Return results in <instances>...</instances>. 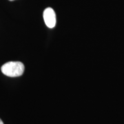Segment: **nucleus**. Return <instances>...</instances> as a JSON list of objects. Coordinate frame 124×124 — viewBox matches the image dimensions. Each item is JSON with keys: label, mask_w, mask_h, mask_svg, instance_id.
<instances>
[{"label": "nucleus", "mask_w": 124, "mask_h": 124, "mask_svg": "<svg viewBox=\"0 0 124 124\" xmlns=\"http://www.w3.org/2000/svg\"><path fill=\"white\" fill-rule=\"evenodd\" d=\"M1 70L5 75L16 77L22 75L24 72V66L20 62H10L4 63Z\"/></svg>", "instance_id": "nucleus-1"}, {"label": "nucleus", "mask_w": 124, "mask_h": 124, "mask_svg": "<svg viewBox=\"0 0 124 124\" xmlns=\"http://www.w3.org/2000/svg\"><path fill=\"white\" fill-rule=\"evenodd\" d=\"M9 1H14V0H9Z\"/></svg>", "instance_id": "nucleus-4"}, {"label": "nucleus", "mask_w": 124, "mask_h": 124, "mask_svg": "<svg viewBox=\"0 0 124 124\" xmlns=\"http://www.w3.org/2000/svg\"><path fill=\"white\" fill-rule=\"evenodd\" d=\"M0 124H4V123H3V121H1V119H0Z\"/></svg>", "instance_id": "nucleus-3"}, {"label": "nucleus", "mask_w": 124, "mask_h": 124, "mask_svg": "<svg viewBox=\"0 0 124 124\" xmlns=\"http://www.w3.org/2000/svg\"><path fill=\"white\" fill-rule=\"evenodd\" d=\"M44 19L45 23L50 28H53L56 25V14L51 8H47L44 11Z\"/></svg>", "instance_id": "nucleus-2"}]
</instances>
